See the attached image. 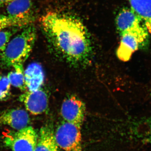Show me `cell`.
I'll return each mask as SVG.
<instances>
[{"instance_id":"cell-11","label":"cell","mask_w":151,"mask_h":151,"mask_svg":"<svg viewBox=\"0 0 151 151\" xmlns=\"http://www.w3.org/2000/svg\"><path fill=\"white\" fill-rule=\"evenodd\" d=\"M6 5L8 15L32 22V17L31 14L32 7L31 0H13Z\"/></svg>"},{"instance_id":"cell-14","label":"cell","mask_w":151,"mask_h":151,"mask_svg":"<svg viewBox=\"0 0 151 151\" xmlns=\"http://www.w3.org/2000/svg\"><path fill=\"white\" fill-rule=\"evenodd\" d=\"M12 67L14 70L9 72L7 76L11 85L25 92L27 89L25 82L23 64H15Z\"/></svg>"},{"instance_id":"cell-3","label":"cell","mask_w":151,"mask_h":151,"mask_svg":"<svg viewBox=\"0 0 151 151\" xmlns=\"http://www.w3.org/2000/svg\"><path fill=\"white\" fill-rule=\"evenodd\" d=\"M81 126L63 121L54 132L59 148L64 151H82Z\"/></svg>"},{"instance_id":"cell-2","label":"cell","mask_w":151,"mask_h":151,"mask_svg":"<svg viewBox=\"0 0 151 151\" xmlns=\"http://www.w3.org/2000/svg\"><path fill=\"white\" fill-rule=\"evenodd\" d=\"M36 37L35 27L28 25L9 42L1 57L2 65L10 67L15 64H23L32 50Z\"/></svg>"},{"instance_id":"cell-12","label":"cell","mask_w":151,"mask_h":151,"mask_svg":"<svg viewBox=\"0 0 151 151\" xmlns=\"http://www.w3.org/2000/svg\"><path fill=\"white\" fill-rule=\"evenodd\" d=\"M39 134L34 151H59L54 131L50 126L46 125L42 127Z\"/></svg>"},{"instance_id":"cell-8","label":"cell","mask_w":151,"mask_h":151,"mask_svg":"<svg viewBox=\"0 0 151 151\" xmlns=\"http://www.w3.org/2000/svg\"><path fill=\"white\" fill-rule=\"evenodd\" d=\"M26 109L34 115L45 112L48 108V98L45 91L41 88L34 91H26L19 97Z\"/></svg>"},{"instance_id":"cell-6","label":"cell","mask_w":151,"mask_h":151,"mask_svg":"<svg viewBox=\"0 0 151 151\" xmlns=\"http://www.w3.org/2000/svg\"><path fill=\"white\" fill-rule=\"evenodd\" d=\"M121 41L117 49V57L124 62L129 61L135 52L147 46L149 36L126 32L121 35Z\"/></svg>"},{"instance_id":"cell-16","label":"cell","mask_w":151,"mask_h":151,"mask_svg":"<svg viewBox=\"0 0 151 151\" xmlns=\"http://www.w3.org/2000/svg\"><path fill=\"white\" fill-rule=\"evenodd\" d=\"M11 84L7 76L0 75V101L7 100L11 94Z\"/></svg>"},{"instance_id":"cell-18","label":"cell","mask_w":151,"mask_h":151,"mask_svg":"<svg viewBox=\"0 0 151 151\" xmlns=\"http://www.w3.org/2000/svg\"><path fill=\"white\" fill-rule=\"evenodd\" d=\"M12 1H13V0H0V6L6 5L10 2Z\"/></svg>"},{"instance_id":"cell-10","label":"cell","mask_w":151,"mask_h":151,"mask_svg":"<svg viewBox=\"0 0 151 151\" xmlns=\"http://www.w3.org/2000/svg\"><path fill=\"white\" fill-rule=\"evenodd\" d=\"M25 82L28 91H34L41 88L45 74L42 66L37 63L29 64L24 70Z\"/></svg>"},{"instance_id":"cell-7","label":"cell","mask_w":151,"mask_h":151,"mask_svg":"<svg viewBox=\"0 0 151 151\" xmlns=\"http://www.w3.org/2000/svg\"><path fill=\"white\" fill-rule=\"evenodd\" d=\"M86 108L84 103L78 97L71 96L63 102L60 113L65 122L82 126L85 119Z\"/></svg>"},{"instance_id":"cell-9","label":"cell","mask_w":151,"mask_h":151,"mask_svg":"<svg viewBox=\"0 0 151 151\" xmlns=\"http://www.w3.org/2000/svg\"><path fill=\"white\" fill-rule=\"evenodd\" d=\"M28 113L22 108L6 109L0 112V124L6 125L18 131L29 126Z\"/></svg>"},{"instance_id":"cell-13","label":"cell","mask_w":151,"mask_h":151,"mask_svg":"<svg viewBox=\"0 0 151 151\" xmlns=\"http://www.w3.org/2000/svg\"><path fill=\"white\" fill-rule=\"evenodd\" d=\"M151 35V0H127Z\"/></svg>"},{"instance_id":"cell-17","label":"cell","mask_w":151,"mask_h":151,"mask_svg":"<svg viewBox=\"0 0 151 151\" xmlns=\"http://www.w3.org/2000/svg\"><path fill=\"white\" fill-rule=\"evenodd\" d=\"M14 33V30L5 29L0 31V57L4 54L7 45Z\"/></svg>"},{"instance_id":"cell-4","label":"cell","mask_w":151,"mask_h":151,"mask_svg":"<svg viewBox=\"0 0 151 151\" xmlns=\"http://www.w3.org/2000/svg\"><path fill=\"white\" fill-rule=\"evenodd\" d=\"M38 135L31 126L6 135L4 143L12 151H34Z\"/></svg>"},{"instance_id":"cell-15","label":"cell","mask_w":151,"mask_h":151,"mask_svg":"<svg viewBox=\"0 0 151 151\" xmlns=\"http://www.w3.org/2000/svg\"><path fill=\"white\" fill-rule=\"evenodd\" d=\"M31 22L14 17L8 15L0 14V31L12 27H21L28 26Z\"/></svg>"},{"instance_id":"cell-1","label":"cell","mask_w":151,"mask_h":151,"mask_svg":"<svg viewBox=\"0 0 151 151\" xmlns=\"http://www.w3.org/2000/svg\"><path fill=\"white\" fill-rule=\"evenodd\" d=\"M40 23L55 47L68 60L79 62L90 54L89 33L79 19L66 13L50 12L42 17Z\"/></svg>"},{"instance_id":"cell-5","label":"cell","mask_w":151,"mask_h":151,"mask_svg":"<svg viewBox=\"0 0 151 151\" xmlns=\"http://www.w3.org/2000/svg\"><path fill=\"white\" fill-rule=\"evenodd\" d=\"M116 23L120 35L124 33L131 32L149 35L142 20L131 8H124L121 10L116 17Z\"/></svg>"}]
</instances>
